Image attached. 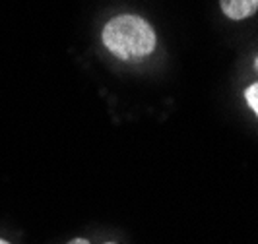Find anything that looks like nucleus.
Masks as SVG:
<instances>
[{
  "mask_svg": "<svg viewBox=\"0 0 258 244\" xmlns=\"http://www.w3.org/2000/svg\"><path fill=\"white\" fill-rule=\"evenodd\" d=\"M68 244H90V240L88 238H72Z\"/></svg>",
  "mask_w": 258,
  "mask_h": 244,
  "instance_id": "nucleus-4",
  "label": "nucleus"
},
{
  "mask_svg": "<svg viewBox=\"0 0 258 244\" xmlns=\"http://www.w3.org/2000/svg\"><path fill=\"white\" fill-rule=\"evenodd\" d=\"M101 41L109 49V52H113L122 60H130V58H142L152 54L157 37H155L154 27L144 18L122 14L107 22L101 33Z\"/></svg>",
  "mask_w": 258,
  "mask_h": 244,
  "instance_id": "nucleus-1",
  "label": "nucleus"
},
{
  "mask_svg": "<svg viewBox=\"0 0 258 244\" xmlns=\"http://www.w3.org/2000/svg\"><path fill=\"white\" fill-rule=\"evenodd\" d=\"M220 6L229 20H246L258 12V0H220Z\"/></svg>",
  "mask_w": 258,
  "mask_h": 244,
  "instance_id": "nucleus-2",
  "label": "nucleus"
},
{
  "mask_svg": "<svg viewBox=\"0 0 258 244\" xmlns=\"http://www.w3.org/2000/svg\"><path fill=\"white\" fill-rule=\"evenodd\" d=\"M245 101L248 103V107L252 109V113L258 116V82L250 84L245 90Z\"/></svg>",
  "mask_w": 258,
  "mask_h": 244,
  "instance_id": "nucleus-3",
  "label": "nucleus"
},
{
  "mask_svg": "<svg viewBox=\"0 0 258 244\" xmlns=\"http://www.w3.org/2000/svg\"><path fill=\"white\" fill-rule=\"evenodd\" d=\"M254 68L258 70V56H256V60H254Z\"/></svg>",
  "mask_w": 258,
  "mask_h": 244,
  "instance_id": "nucleus-6",
  "label": "nucleus"
},
{
  "mask_svg": "<svg viewBox=\"0 0 258 244\" xmlns=\"http://www.w3.org/2000/svg\"><path fill=\"white\" fill-rule=\"evenodd\" d=\"M0 244H10L8 240H4V238H0Z\"/></svg>",
  "mask_w": 258,
  "mask_h": 244,
  "instance_id": "nucleus-5",
  "label": "nucleus"
},
{
  "mask_svg": "<svg viewBox=\"0 0 258 244\" xmlns=\"http://www.w3.org/2000/svg\"><path fill=\"white\" fill-rule=\"evenodd\" d=\"M107 244H115V242H107Z\"/></svg>",
  "mask_w": 258,
  "mask_h": 244,
  "instance_id": "nucleus-7",
  "label": "nucleus"
}]
</instances>
